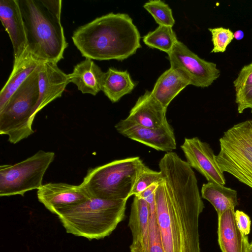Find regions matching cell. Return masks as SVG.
Wrapping results in <instances>:
<instances>
[{
    "label": "cell",
    "instance_id": "obj_23",
    "mask_svg": "<svg viewBox=\"0 0 252 252\" xmlns=\"http://www.w3.org/2000/svg\"><path fill=\"white\" fill-rule=\"evenodd\" d=\"M178 40L172 27L159 25L143 37V42L148 47L158 49L169 54Z\"/></svg>",
    "mask_w": 252,
    "mask_h": 252
},
{
    "label": "cell",
    "instance_id": "obj_26",
    "mask_svg": "<svg viewBox=\"0 0 252 252\" xmlns=\"http://www.w3.org/2000/svg\"><path fill=\"white\" fill-rule=\"evenodd\" d=\"M162 180L160 171L153 170L146 165L139 174L131 192V196H137L154 184H158Z\"/></svg>",
    "mask_w": 252,
    "mask_h": 252
},
{
    "label": "cell",
    "instance_id": "obj_32",
    "mask_svg": "<svg viewBox=\"0 0 252 252\" xmlns=\"http://www.w3.org/2000/svg\"><path fill=\"white\" fill-rule=\"evenodd\" d=\"M234 38L236 40H240L242 39L244 37V32L242 30H237L233 33Z\"/></svg>",
    "mask_w": 252,
    "mask_h": 252
},
{
    "label": "cell",
    "instance_id": "obj_20",
    "mask_svg": "<svg viewBox=\"0 0 252 252\" xmlns=\"http://www.w3.org/2000/svg\"><path fill=\"white\" fill-rule=\"evenodd\" d=\"M39 63L27 49L20 58L14 62L12 70L0 93V110L3 108L9 98L35 69Z\"/></svg>",
    "mask_w": 252,
    "mask_h": 252
},
{
    "label": "cell",
    "instance_id": "obj_14",
    "mask_svg": "<svg viewBox=\"0 0 252 252\" xmlns=\"http://www.w3.org/2000/svg\"><path fill=\"white\" fill-rule=\"evenodd\" d=\"M0 19L10 37L14 62L16 61L27 48L25 26L18 0H0Z\"/></svg>",
    "mask_w": 252,
    "mask_h": 252
},
{
    "label": "cell",
    "instance_id": "obj_9",
    "mask_svg": "<svg viewBox=\"0 0 252 252\" xmlns=\"http://www.w3.org/2000/svg\"><path fill=\"white\" fill-rule=\"evenodd\" d=\"M168 59L170 67L180 71L195 87H208L220 76L215 63L201 59L179 40L168 54Z\"/></svg>",
    "mask_w": 252,
    "mask_h": 252
},
{
    "label": "cell",
    "instance_id": "obj_18",
    "mask_svg": "<svg viewBox=\"0 0 252 252\" xmlns=\"http://www.w3.org/2000/svg\"><path fill=\"white\" fill-rule=\"evenodd\" d=\"M104 74L92 60L86 58L74 66L70 82L82 93L95 95L102 91Z\"/></svg>",
    "mask_w": 252,
    "mask_h": 252
},
{
    "label": "cell",
    "instance_id": "obj_25",
    "mask_svg": "<svg viewBox=\"0 0 252 252\" xmlns=\"http://www.w3.org/2000/svg\"><path fill=\"white\" fill-rule=\"evenodd\" d=\"M155 193L144 198L150 207L149 252H164L156 216Z\"/></svg>",
    "mask_w": 252,
    "mask_h": 252
},
{
    "label": "cell",
    "instance_id": "obj_10",
    "mask_svg": "<svg viewBox=\"0 0 252 252\" xmlns=\"http://www.w3.org/2000/svg\"><path fill=\"white\" fill-rule=\"evenodd\" d=\"M181 148L190 166L201 174L208 182L225 184L223 172L219 166L216 155L208 143L196 137L185 138Z\"/></svg>",
    "mask_w": 252,
    "mask_h": 252
},
{
    "label": "cell",
    "instance_id": "obj_12",
    "mask_svg": "<svg viewBox=\"0 0 252 252\" xmlns=\"http://www.w3.org/2000/svg\"><path fill=\"white\" fill-rule=\"evenodd\" d=\"M37 194L39 201L56 215L65 208L80 204L92 197L81 184L76 186L63 183L43 185Z\"/></svg>",
    "mask_w": 252,
    "mask_h": 252
},
{
    "label": "cell",
    "instance_id": "obj_30",
    "mask_svg": "<svg viewBox=\"0 0 252 252\" xmlns=\"http://www.w3.org/2000/svg\"><path fill=\"white\" fill-rule=\"evenodd\" d=\"M235 218L239 230L245 235L250 232L251 220L248 215L244 212L236 210L235 211Z\"/></svg>",
    "mask_w": 252,
    "mask_h": 252
},
{
    "label": "cell",
    "instance_id": "obj_22",
    "mask_svg": "<svg viewBox=\"0 0 252 252\" xmlns=\"http://www.w3.org/2000/svg\"><path fill=\"white\" fill-rule=\"evenodd\" d=\"M201 192V197L214 206L218 216L238 205L237 191L222 185L208 182L202 185Z\"/></svg>",
    "mask_w": 252,
    "mask_h": 252
},
{
    "label": "cell",
    "instance_id": "obj_3",
    "mask_svg": "<svg viewBox=\"0 0 252 252\" xmlns=\"http://www.w3.org/2000/svg\"><path fill=\"white\" fill-rule=\"evenodd\" d=\"M27 51L37 61L58 63L68 43L61 22V0H18Z\"/></svg>",
    "mask_w": 252,
    "mask_h": 252
},
{
    "label": "cell",
    "instance_id": "obj_19",
    "mask_svg": "<svg viewBox=\"0 0 252 252\" xmlns=\"http://www.w3.org/2000/svg\"><path fill=\"white\" fill-rule=\"evenodd\" d=\"M189 85V82L182 73L170 67L158 78L151 92L152 95L167 109L172 100Z\"/></svg>",
    "mask_w": 252,
    "mask_h": 252
},
{
    "label": "cell",
    "instance_id": "obj_7",
    "mask_svg": "<svg viewBox=\"0 0 252 252\" xmlns=\"http://www.w3.org/2000/svg\"><path fill=\"white\" fill-rule=\"evenodd\" d=\"M219 141L215 158L221 171L252 189V120L234 125Z\"/></svg>",
    "mask_w": 252,
    "mask_h": 252
},
{
    "label": "cell",
    "instance_id": "obj_16",
    "mask_svg": "<svg viewBox=\"0 0 252 252\" xmlns=\"http://www.w3.org/2000/svg\"><path fill=\"white\" fill-rule=\"evenodd\" d=\"M149 219L147 201L134 196L128 224L132 234L130 252H149Z\"/></svg>",
    "mask_w": 252,
    "mask_h": 252
},
{
    "label": "cell",
    "instance_id": "obj_4",
    "mask_svg": "<svg viewBox=\"0 0 252 252\" xmlns=\"http://www.w3.org/2000/svg\"><path fill=\"white\" fill-rule=\"evenodd\" d=\"M126 201L91 197L57 215L67 233L98 240L110 235L124 219Z\"/></svg>",
    "mask_w": 252,
    "mask_h": 252
},
{
    "label": "cell",
    "instance_id": "obj_28",
    "mask_svg": "<svg viewBox=\"0 0 252 252\" xmlns=\"http://www.w3.org/2000/svg\"><path fill=\"white\" fill-rule=\"evenodd\" d=\"M233 86L235 92L252 87V62L241 68Z\"/></svg>",
    "mask_w": 252,
    "mask_h": 252
},
{
    "label": "cell",
    "instance_id": "obj_5",
    "mask_svg": "<svg viewBox=\"0 0 252 252\" xmlns=\"http://www.w3.org/2000/svg\"><path fill=\"white\" fill-rule=\"evenodd\" d=\"M145 165L139 157L115 160L90 169L81 185L92 197L127 200Z\"/></svg>",
    "mask_w": 252,
    "mask_h": 252
},
{
    "label": "cell",
    "instance_id": "obj_29",
    "mask_svg": "<svg viewBox=\"0 0 252 252\" xmlns=\"http://www.w3.org/2000/svg\"><path fill=\"white\" fill-rule=\"evenodd\" d=\"M235 102L239 113H243L248 108L252 113V87L236 92Z\"/></svg>",
    "mask_w": 252,
    "mask_h": 252
},
{
    "label": "cell",
    "instance_id": "obj_24",
    "mask_svg": "<svg viewBox=\"0 0 252 252\" xmlns=\"http://www.w3.org/2000/svg\"><path fill=\"white\" fill-rule=\"evenodd\" d=\"M143 7L160 26L172 27L175 24L172 10L169 6L161 0H150L144 3Z\"/></svg>",
    "mask_w": 252,
    "mask_h": 252
},
{
    "label": "cell",
    "instance_id": "obj_11",
    "mask_svg": "<svg viewBox=\"0 0 252 252\" xmlns=\"http://www.w3.org/2000/svg\"><path fill=\"white\" fill-rule=\"evenodd\" d=\"M115 127L123 136L157 151L167 153L176 149L175 134L170 125L153 129L139 125L126 118L120 120Z\"/></svg>",
    "mask_w": 252,
    "mask_h": 252
},
{
    "label": "cell",
    "instance_id": "obj_17",
    "mask_svg": "<svg viewBox=\"0 0 252 252\" xmlns=\"http://www.w3.org/2000/svg\"><path fill=\"white\" fill-rule=\"evenodd\" d=\"M218 234L222 252H250L248 236L238 228L234 209H228L218 216Z\"/></svg>",
    "mask_w": 252,
    "mask_h": 252
},
{
    "label": "cell",
    "instance_id": "obj_13",
    "mask_svg": "<svg viewBox=\"0 0 252 252\" xmlns=\"http://www.w3.org/2000/svg\"><path fill=\"white\" fill-rule=\"evenodd\" d=\"M70 82L69 74L61 70L57 63L41 62L38 65L39 98L36 114L47 104L60 97Z\"/></svg>",
    "mask_w": 252,
    "mask_h": 252
},
{
    "label": "cell",
    "instance_id": "obj_15",
    "mask_svg": "<svg viewBox=\"0 0 252 252\" xmlns=\"http://www.w3.org/2000/svg\"><path fill=\"white\" fill-rule=\"evenodd\" d=\"M166 110L151 92L146 90L139 97L127 118L143 126L159 129L170 125L166 117Z\"/></svg>",
    "mask_w": 252,
    "mask_h": 252
},
{
    "label": "cell",
    "instance_id": "obj_21",
    "mask_svg": "<svg viewBox=\"0 0 252 252\" xmlns=\"http://www.w3.org/2000/svg\"><path fill=\"white\" fill-rule=\"evenodd\" d=\"M135 86V84L127 70L109 67L105 72L102 91L112 102L115 103L129 94Z\"/></svg>",
    "mask_w": 252,
    "mask_h": 252
},
{
    "label": "cell",
    "instance_id": "obj_1",
    "mask_svg": "<svg viewBox=\"0 0 252 252\" xmlns=\"http://www.w3.org/2000/svg\"><path fill=\"white\" fill-rule=\"evenodd\" d=\"M162 180L155 193L157 221L164 252H200L198 221L204 205L192 168L177 153L160 159Z\"/></svg>",
    "mask_w": 252,
    "mask_h": 252
},
{
    "label": "cell",
    "instance_id": "obj_33",
    "mask_svg": "<svg viewBox=\"0 0 252 252\" xmlns=\"http://www.w3.org/2000/svg\"><path fill=\"white\" fill-rule=\"evenodd\" d=\"M250 252H252V243L250 244Z\"/></svg>",
    "mask_w": 252,
    "mask_h": 252
},
{
    "label": "cell",
    "instance_id": "obj_31",
    "mask_svg": "<svg viewBox=\"0 0 252 252\" xmlns=\"http://www.w3.org/2000/svg\"><path fill=\"white\" fill-rule=\"evenodd\" d=\"M158 184H154L147 188L138 195L136 196L142 198H145L149 195L154 193L158 187Z\"/></svg>",
    "mask_w": 252,
    "mask_h": 252
},
{
    "label": "cell",
    "instance_id": "obj_8",
    "mask_svg": "<svg viewBox=\"0 0 252 252\" xmlns=\"http://www.w3.org/2000/svg\"><path fill=\"white\" fill-rule=\"evenodd\" d=\"M55 153L40 150L14 164L0 166V196H24L29 191L40 188L44 175L55 158Z\"/></svg>",
    "mask_w": 252,
    "mask_h": 252
},
{
    "label": "cell",
    "instance_id": "obj_2",
    "mask_svg": "<svg viewBox=\"0 0 252 252\" xmlns=\"http://www.w3.org/2000/svg\"><path fill=\"white\" fill-rule=\"evenodd\" d=\"M140 34L126 13L111 12L78 27L72 39L82 56L98 61H123L141 47Z\"/></svg>",
    "mask_w": 252,
    "mask_h": 252
},
{
    "label": "cell",
    "instance_id": "obj_27",
    "mask_svg": "<svg viewBox=\"0 0 252 252\" xmlns=\"http://www.w3.org/2000/svg\"><path fill=\"white\" fill-rule=\"evenodd\" d=\"M212 34L213 48L211 53H223L234 39L233 32L229 29L223 27L209 28Z\"/></svg>",
    "mask_w": 252,
    "mask_h": 252
},
{
    "label": "cell",
    "instance_id": "obj_6",
    "mask_svg": "<svg viewBox=\"0 0 252 252\" xmlns=\"http://www.w3.org/2000/svg\"><path fill=\"white\" fill-rule=\"evenodd\" d=\"M38 65L0 110V134L7 135L12 144L34 132L32 124L39 98Z\"/></svg>",
    "mask_w": 252,
    "mask_h": 252
}]
</instances>
